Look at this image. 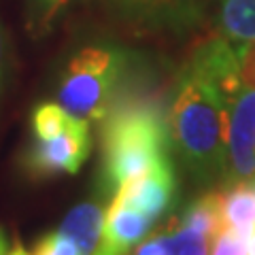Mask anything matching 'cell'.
I'll use <instances>...</instances> for the list:
<instances>
[{
    "label": "cell",
    "instance_id": "obj_7",
    "mask_svg": "<svg viewBox=\"0 0 255 255\" xmlns=\"http://www.w3.org/2000/svg\"><path fill=\"white\" fill-rule=\"evenodd\" d=\"M251 181H255V83L241 81L228 117L223 185Z\"/></svg>",
    "mask_w": 255,
    "mask_h": 255
},
{
    "label": "cell",
    "instance_id": "obj_19",
    "mask_svg": "<svg viewBox=\"0 0 255 255\" xmlns=\"http://www.w3.org/2000/svg\"><path fill=\"white\" fill-rule=\"evenodd\" d=\"M251 187H253V191H255V181H251Z\"/></svg>",
    "mask_w": 255,
    "mask_h": 255
},
{
    "label": "cell",
    "instance_id": "obj_6",
    "mask_svg": "<svg viewBox=\"0 0 255 255\" xmlns=\"http://www.w3.org/2000/svg\"><path fill=\"white\" fill-rule=\"evenodd\" d=\"M92 151V124L81 117L62 132L51 136L34 138L28 149L26 166L36 177H53V174H75L85 164Z\"/></svg>",
    "mask_w": 255,
    "mask_h": 255
},
{
    "label": "cell",
    "instance_id": "obj_12",
    "mask_svg": "<svg viewBox=\"0 0 255 255\" xmlns=\"http://www.w3.org/2000/svg\"><path fill=\"white\" fill-rule=\"evenodd\" d=\"M221 230L249 238L255 230V191L251 183H234L219 191Z\"/></svg>",
    "mask_w": 255,
    "mask_h": 255
},
{
    "label": "cell",
    "instance_id": "obj_3",
    "mask_svg": "<svg viewBox=\"0 0 255 255\" xmlns=\"http://www.w3.org/2000/svg\"><path fill=\"white\" fill-rule=\"evenodd\" d=\"M138 70L130 49L115 43H94L68 60L58 87V102L90 124H102L132 98L130 83Z\"/></svg>",
    "mask_w": 255,
    "mask_h": 255
},
{
    "label": "cell",
    "instance_id": "obj_16",
    "mask_svg": "<svg viewBox=\"0 0 255 255\" xmlns=\"http://www.w3.org/2000/svg\"><path fill=\"white\" fill-rule=\"evenodd\" d=\"M2 75H4V34L0 28V83H2Z\"/></svg>",
    "mask_w": 255,
    "mask_h": 255
},
{
    "label": "cell",
    "instance_id": "obj_13",
    "mask_svg": "<svg viewBox=\"0 0 255 255\" xmlns=\"http://www.w3.org/2000/svg\"><path fill=\"white\" fill-rule=\"evenodd\" d=\"M77 0H26L23 4V17H26V30L30 36L43 38L51 34L66 11Z\"/></svg>",
    "mask_w": 255,
    "mask_h": 255
},
{
    "label": "cell",
    "instance_id": "obj_8",
    "mask_svg": "<svg viewBox=\"0 0 255 255\" xmlns=\"http://www.w3.org/2000/svg\"><path fill=\"white\" fill-rule=\"evenodd\" d=\"M113 196L132 204L153 221H159L177 198V170L172 153L155 162L136 179L128 181Z\"/></svg>",
    "mask_w": 255,
    "mask_h": 255
},
{
    "label": "cell",
    "instance_id": "obj_11",
    "mask_svg": "<svg viewBox=\"0 0 255 255\" xmlns=\"http://www.w3.org/2000/svg\"><path fill=\"white\" fill-rule=\"evenodd\" d=\"M105 211L107 209L102 206L100 200H85L81 204H77L64 217L58 230H62L66 236L73 238L79 245V249L83 251V255H96L102 238Z\"/></svg>",
    "mask_w": 255,
    "mask_h": 255
},
{
    "label": "cell",
    "instance_id": "obj_4",
    "mask_svg": "<svg viewBox=\"0 0 255 255\" xmlns=\"http://www.w3.org/2000/svg\"><path fill=\"white\" fill-rule=\"evenodd\" d=\"M219 230V191L211 189L187 204L166 228L147 236L134 249V255H211Z\"/></svg>",
    "mask_w": 255,
    "mask_h": 255
},
{
    "label": "cell",
    "instance_id": "obj_2",
    "mask_svg": "<svg viewBox=\"0 0 255 255\" xmlns=\"http://www.w3.org/2000/svg\"><path fill=\"white\" fill-rule=\"evenodd\" d=\"M102 126V174L100 189L113 198L128 181L170 155L168 119L157 105L130 98L119 105Z\"/></svg>",
    "mask_w": 255,
    "mask_h": 255
},
{
    "label": "cell",
    "instance_id": "obj_5",
    "mask_svg": "<svg viewBox=\"0 0 255 255\" xmlns=\"http://www.w3.org/2000/svg\"><path fill=\"white\" fill-rule=\"evenodd\" d=\"M111 19L128 30L185 36L206 17V0H96Z\"/></svg>",
    "mask_w": 255,
    "mask_h": 255
},
{
    "label": "cell",
    "instance_id": "obj_1",
    "mask_svg": "<svg viewBox=\"0 0 255 255\" xmlns=\"http://www.w3.org/2000/svg\"><path fill=\"white\" fill-rule=\"evenodd\" d=\"M238 85L236 47L223 36L198 45L174 79L166 113L170 151L198 187L226 181L228 117Z\"/></svg>",
    "mask_w": 255,
    "mask_h": 255
},
{
    "label": "cell",
    "instance_id": "obj_14",
    "mask_svg": "<svg viewBox=\"0 0 255 255\" xmlns=\"http://www.w3.org/2000/svg\"><path fill=\"white\" fill-rule=\"evenodd\" d=\"M30 255H83L79 245L70 236H66L62 230H53L47 236H43L36 243L34 251Z\"/></svg>",
    "mask_w": 255,
    "mask_h": 255
},
{
    "label": "cell",
    "instance_id": "obj_10",
    "mask_svg": "<svg viewBox=\"0 0 255 255\" xmlns=\"http://www.w3.org/2000/svg\"><path fill=\"white\" fill-rule=\"evenodd\" d=\"M206 15L219 36L236 43L255 41V0H206Z\"/></svg>",
    "mask_w": 255,
    "mask_h": 255
},
{
    "label": "cell",
    "instance_id": "obj_17",
    "mask_svg": "<svg viewBox=\"0 0 255 255\" xmlns=\"http://www.w3.org/2000/svg\"><path fill=\"white\" fill-rule=\"evenodd\" d=\"M4 255H30V253H28L26 249H23V247H21V245H15V247H13V249H11L9 253H4Z\"/></svg>",
    "mask_w": 255,
    "mask_h": 255
},
{
    "label": "cell",
    "instance_id": "obj_15",
    "mask_svg": "<svg viewBox=\"0 0 255 255\" xmlns=\"http://www.w3.org/2000/svg\"><path fill=\"white\" fill-rule=\"evenodd\" d=\"M236 55H238V68H241V81L255 83V41L249 43H236Z\"/></svg>",
    "mask_w": 255,
    "mask_h": 255
},
{
    "label": "cell",
    "instance_id": "obj_9",
    "mask_svg": "<svg viewBox=\"0 0 255 255\" xmlns=\"http://www.w3.org/2000/svg\"><path fill=\"white\" fill-rule=\"evenodd\" d=\"M155 221L145 213L113 196L105 211L102 238L96 255H128L132 247H138L149 236Z\"/></svg>",
    "mask_w": 255,
    "mask_h": 255
},
{
    "label": "cell",
    "instance_id": "obj_18",
    "mask_svg": "<svg viewBox=\"0 0 255 255\" xmlns=\"http://www.w3.org/2000/svg\"><path fill=\"white\" fill-rule=\"evenodd\" d=\"M249 255H255V230L249 236Z\"/></svg>",
    "mask_w": 255,
    "mask_h": 255
}]
</instances>
